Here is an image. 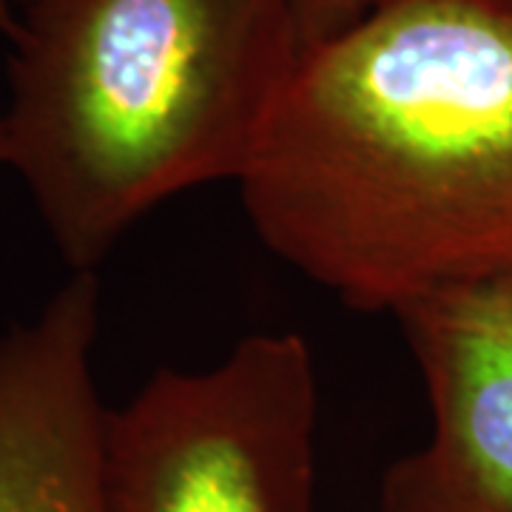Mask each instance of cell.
Listing matches in <instances>:
<instances>
[{
    "label": "cell",
    "instance_id": "6da1fadb",
    "mask_svg": "<svg viewBox=\"0 0 512 512\" xmlns=\"http://www.w3.org/2000/svg\"><path fill=\"white\" fill-rule=\"evenodd\" d=\"M237 185L353 311L512 271V0H379L305 49Z\"/></svg>",
    "mask_w": 512,
    "mask_h": 512
},
{
    "label": "cell",
    "instance_id": "7a4b0ae2",
    "mask_svg": "<svg viewBox=\"0 0 512 512\" xmlns=\"http://www.w3.org/2000/svg\"><path fill=\"white\" fill-rule=\"evenodd\" d=\"M302 57L288 0H29L6 165L72 274L200 185L239 183Z\"/></svg>",
    "mask_w": 512,
    "mask_h": 512
},
{
    "label": "cell",
    "instance_id": "3957f363",
    "mask_svg": "<svg viewBox=\"0 0 512 512\" xmlns=\"http://www.w3.org/2000/svg\"><path fill=\"white\" fill-rule=\"evenodd\" d=\"M319 384L299 333L160 367L109 413L111 512H311Z\"/></svg>",
    "mask_w": 512,
    "mask_h": 512
},
{
    "label": "cell",
    "instance_id": "277c9868",
    "mask_svg": "<svg viewBox=\"0 0 512 512\" xmlns=\"http://www.w3.org/2000/svg\"><path fill=\"white\" fill-rule=\"evenodd\" d=\"M430 402V439L382 481V512H512V271L393 313Z\"/></svg>",
    "mask_w": 512,
    "mask_h": 512
},
{
    "label": "cell",
    "instance_id": "5b68a950",
    "mask_svg": "<svg viewBox=\"0 0 512 512\" xmlns=\"http://www.w3.org/2000/svg\"><path fill=\"white\" fill-rule=\"evenodd\" d=\"M97 333L100 279L86 271L0 336V512H111Z\"/></svg>",
    "mask_w": 512,
    "mask_h": 512
},
{
    "label": "cell",
    "instance_id": "8992f818",
    "mask_svg": "<svg viewBox=\"0 0 512 512\" xmlns=\"http://www.w3.org/2000/svg\"><path fill=\"white\" fill-rule=\"evenodd\" d=\"M293 12V23L299 32L302 52L316 43L339 35L350 23L367 15L379 0H288Z\"/></svg>",
    "mask_w": 512,
    "mask_h": 512
},
{
    "label": "cell",
    "instance_id": "52a82bcc",
    "mask_svg": "<svg viewBox=\"0 0 512 512\" xmlns=\"http://www.w3.org/2000/svg\"><path fill=\"white\" fill-rule=\"evenodd\" d=\"M12 3L15 0H0V32L9 35V40L18 32L20 18L12 12ZM0 165H6V120H3V111H0Z\"/></svg>",
    "mask_w": 512,
    "mask_h": 512
},
{
    "label": "cell",
    "instance_id": "ba28073f",
    "mask_svg": "<svg viewBox=\"0 0 512 512\" xmlns=\"http://www.w3.org/2000/svg\"><path fill=\"white\" fill-rule=\"evenodd\" d=\"M15 3H20V6H23V3H29V0H15Z\"/></svg>",
    "mask_w": 512,
    "mask_h": 512
}]
</instances>
